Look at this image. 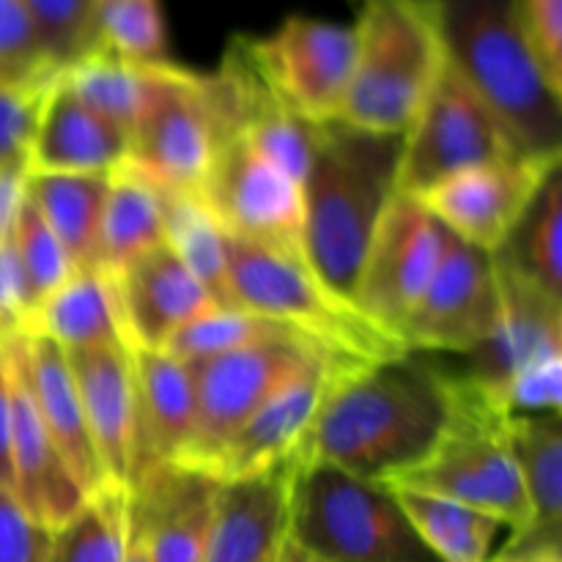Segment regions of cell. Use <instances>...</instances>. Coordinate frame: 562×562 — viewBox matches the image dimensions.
Returning <instances> with one entry per match:
<instances>
[{"mask_svg":"<svg viewBox=\"0 0 562 562\" xmlns=\"http://www.w3.org/2000/svg\"><path fill=\"white\" fill-rule=\"evenodd\" d=\"M412 355L346 373L302 442V459L379 483L420 464L448 423V371Z\"/></svg>","mask_w":562,"mask_h":562,"instance_id":"1","label":"cell"},{"mask_svg":"<svg viewBox=\"0 0 562 562\" xmlns=\"http://www.w3.org/2000/svg\"><path fill=\"white\" fill-rule=\"evenodd\" d=\"M401 146L404 135L357 130L340 119L313 124L302 179V252L307 267L346 300L355 296L379 220L398 195Z\"/></svg>","mask_w":562,"mask_h":562,"instance_id":"2","label":"cell"},{"mask_svg":"<svg viewBox=\"0 0 562 562\" xmlns=\"http://www.w3.org/2000/svg\"><path fill=\"white\" fill-rule=\"evenodd\" d=\"M448 60L521 154L562 157V97L538 69L516 0H434Z\"/></svg>","mask_w":562,"mask_h":562,"instance_id":"3","label":"cell"},{"mask_svg":"<svg viewBox=\"0 0 562 562\" xmlns=\"http://www.w3.org/2000/svg\"><path fill=\"white\" fill-rule=\"evenodd\" d=\"M355 69L338 119L404 135L448 64L434 0H360Z\"/></svg>","mask_w":562,"mask_h":562,"instance_id":"4","label":"cell"},{"mask_svg":"<svg viewBox=\"0 0 562 562\" xmlns=\"http://www.w3.org/2000/svg\"><path fill=\"white\" fill-rule=\"evenodd\" d=\"M448 423L420 464L387 483L439 494L492 514L510 536L530 525V505L510 448V417L461 373H448Z\"/></svg>","mask_w":562,"mask_h":562,"instance_id":"5","label":"cell"},{"mask_svg":"<svg viewBox=\"0 0 562 562\" xmlns=\"http://www.w3.org/2000/svg\"><path fill=\"white\" fill-rule=\"evenodd\" d=\"M228 280L236 305L291 327L333 355L368 366L409 355L398 335L371 322L294 252L228 236Z\"/></svg>","mask_w":562,"mask_h":562,"instance_id":"6","label":"cell"},{"mask_svg":"<svg viewBox=\"0 0 562 562\" xmlns=\"http://www.w3.org/2000/svg\"><path fill=\"white\" fill-rule=\"evenodd\" d=\"M289 538L322 562H437L387 483L302 459Z\"/></svg>","mask_w":562,"mask_h":562,"instance_id":"7","label":"cell"},{"mask_svg":"<svg viewBox=\"0 0 562 562\" xmlns=\"http://www.w3.org/2000/svg\"><path fill=\"white\" fill-rule=\"evenodd\" d=\"M231 135L209 75L184 66H154L146 108L130 132L126 165L162 190L198 192Z\"/></svg>","mask_w":562,"mask_h":562,"instance_id":"8","label":"cell"},{"mask_svg":"<svg viewBox=\"0 0 562 562\" xmlns=\"http://www.w3.org/2000/svg\"><path fill=\"white\" fill-rule=\"evenodd\" d=\"M324 351L327 349L313 340L289 335L241 346L201 362H184L195 387V434L179 464L209 472L223 445Z\"/></svg>","mask_w":562,"mask_h":562,"instance_id":"9","label":"cell"},{"mask_svg":"<svg viewBox=\"0 0 562 562\" xmlns=\"http://www.w3.org/2000/svg\"><path fill=\"white\" fill-rule=\"evenodd\" d=\"M521 154L481 93L450 66L404 132L398 192L420 198L439 181Z\"/></svg>","mask_w":562,"mask_h":562,"instance_id":"10","label":"cell"},{"mask_svg":"<svg viewBox=\"0 0 562 562\" xmlns=\"http://www.w3.org/2000/svg\"><path fill=\"white\" fill-rule=\"evenodd\" d=\"M245 47L291 113L311 124L338 119L355 69V27L294 14L267 36H245Z\"/></svg>","mask_w":562,"mask_h":562,"instance_id":"11","label":"cell"},{"mask_svg":"<svg viewBox=\"0 0 562 562\" xmlns=\"http://www.w3.org/2000/svg\"><path fill=\"white\" fill-rule=\"evenodd\" d=\"M445 239L448 228L428 212L426 203L398 192L368 241L351 296L355 305L401 338V327L442 258Z\"/></svg>","mask_w":562,"mask_h":562,"instance_id":"12","label":"cell"},{"mask_svg":"<svg viewBox=\"0 0 562 562\" xmlns=\"http://www.w3.org/2000/svg\"><path fill=\"white\" fill-rule=\"evenodd\" d=\"M231 239L302 252V187L263 159L241 135L220 146L198 190Z\"/></svg>","mask_w":562,"mask_h":562,"instance_id":"13","label":"cell"},{"mask_svg":"<svg viewBox=\"0 0 562 562\" xmlns=\"http://www.w3.org/2000/svg\"><path fill=\"white\" fill-rule=\"evenodd\" d=\"M499 289L492 252H483L448 231L442 258L426 291L401 327L409 351L472 355L497 324Z\"/></svg>","mask_w":562,"mask_h":562,"instance_id":"14","label":"cell"},{"mask_svg":"<svg viewBox=\"0 0 562 562\" xmlns=\"http://www.w3.org/2000/svg\"><path fill=\"white\" fill-rule=\"evenodd\" d=\"M560 165L562 157L516 154L450 176L423 192L420 201L456 239L483 252H497L547 176Z\"/></svg>","mask_w":562,"mask_h":562,"instance_id":"15","label":"cell"},{"mask_svg":"<svg viewBox=\"0 0 562 562\" xmlns=\"http://www.w3.org/2000/svg\"><path fill=\"white\" fill-rule=\"evenodd\" d=\"M360 366L368 362L329 355V351L307 362L223 445L217 459L209 467V475L217 481H234L294 456L311 434L335 384Z\"/></svg>","mask_w":562,"mask_h":562,"instance_id":"16","label":"cell"},{"mask_svg":"<svg viewBox=\"0 0 562 562\" xmlns=\"http://www.w3.org/2000/svg\"><path fill=\"white\" fill-rule=\"evenodd\" d=\"M494 258L499 289L497 324L488 338L467 355L461 376L475 382L488 395L497 393L510 376L549 357H562V296Z\"/></svg>","mask_w":562,"mask_h":562,"instance_id":"17","label":"cell"},{"mask_svg":"<svg viewBox=\"0 0 562 562\" xmlns=\"http://www.w3.org/2000/svg\"><path fill=\"white\" fill-rule=\"evenodd\" d=\"M302 453L220 481L203 562H274L289 541L291 492Z\"/></svg>","mask_w":562,"mask_h":562,"instance_id":"18","label":"cell"},{"mask_svg":"<svg viewBox=\"0 0 562 562\" xmlns=\"http://www.w3.org/2000/svg\"><path fill=\"white\" fill-rule=\"evenodd\" d=\"M220 481L184 464H165L130 488L132 532L146 562H203Z\"/></svg>","mask_w":562,"mask_h":562,"instance_id":"19","label":"cell"},{"mask_svg":"<svg viewBox=\"0 0 562 562\" xmlns=\"http://www.w3.org/2000/svg\"><path fill=\"white\" fill-rule=\"evenodd\" d=\"M3 340L11 368V494L36 525L53 532L80 510L88 494L33 404L14 338Z\"/></svg>","mask_w":562,"mask_h":562,"instance_id":"20","label":"cell"},{"mask_svg":"<svg viewBox=\"0 0 562 562\" xmlns=\"http://www.w3.org/2000/svg\"><path fill=\"white\" fill-rule=\"evenodd\" d=\"M135 434L130 488L165 464H179L195 434V387L190 368L165 349H132Z\"/></svg>","mask_w":562,"mask_h":562,"instance_id":"21","label":"cell"},{"mask_svg":"<svg viewBox=\"0 0 562 562\" xmlns=\"http://www.w3.org/2000/svg\"><path fill=\"white\" fill-rule=\"evenodd\" d=\"M113 283L130 349H165L179 329L220 307L168 241L126 263Z\"/></svg>","mask_w":562,"mask_h":562,"instance_id":"22","label":"cell"},{"mask_svg":"<svg viewBox=\"0 0 562 562\" xmlns=\"http://www.w3.org/2000/svg\"><path fill=\"white\" fill-rule=\"evenodd\" d=\"M80 393L93 453L104 488L130 492L132 434H135V373L130 346L66 351Z\"/></svg>","mask_w":562,"mask_h":562,"instance_id":"23","label":"cell"},{"mask_svg":"<svg viewBox=\"0 0 562 562\" xmlns=\"http://www.w3.org/2000/svg\"><path fill=\"white\" fill-rule=\"evenodd\" d=\"M130 159V135L93 113L58 80L44 99L36 140L31 148L33 173L113 176Z\"/></svg>","mask_w":562,"mask_h":562,"instance_id":"24","label":"cell"},{"mask_svg":"<svg viewBox=\"0 0 562 562\" xmlns=\"http://www.w3.org/2000/svg\"><path fill=\"white\" fill-rule=\"evenodd\" d=\"M14 346L33 404H36L53 442L64 453L71 475L77 477L88 497L102 492L104 477L99 470L97 453H93L86 412H82V401L66 351L42 335H14Z\"/></svg>","mask_w":562,"mask_h":562,"instance_id":"25","label":"cell"},{"mask_svg":"<svg viewBox=\"0 0 562 562\" xmlns=\"http://www.w3.org/2000/svg\"><path fill=\"white\" fill-rule=\"evenodd\" d=\"M510 448L530 505V525L508 538V558L562 554V423L560 415L510 417Z\"/></svg>","mask_w":562,"mask_h":562,"instance_id":"26","label":"cell"},{"mask_svg":"<svg viewBox=\"0 0 562 562\" xmlns=\"http://www.w3.org/2000/svg\"><path fill=\"white\" fill-rule=\"evenodd\" d=\"M27 335H42L64 351L130 346L113 278L102 269H75L42 300Z\"/></svg>","mask_w":562,"mask_h":562,"instance_id":"27","label":"cell"},{"mask_svg":"<svg viewBox=\"0 0 562 562\" xmlns=\"http://www.w3.org/2000/svg\"><path fill=\"white\" fill-rule=\"evenodd\" d=\"M110 176L33 173L27 170L25 192L44 223L64 245L75 269H97L99 231L108 201Z\"/></svg>","mask_w":562,"mask_h":562,"instance_id":"28","label":"cell"},{"mask_svg":"<svg viewBox=\"0 0 562 562\" xmlns=\"http://www.w3.org/2000/svg\"><path fill=\"white\" fill-rule=\"evenodd\" d=\"M165 241V214L159 187L124 165L110 176L108 201L99 231V263L97 269L110 278L119 274L126 263L140 258Z\"/></svg>","mask_w":562,"mask_h":562,"instance_id":"29","label":"cell"},{"mask_svg":"<svg viewBox=\"0 0 562 562\" xmlns=\"http://www.w3.org/2000/svg\"><path fill=\"white\" fill-rule=\"evenodd\" d=\"M409 519L412 530L437 562H488L494 541L508 527L492 514L470 508L439 494L390 486Z\"/></svg>","mask_w":562,"mask_h":562,"instance_id":"30","label":"cell"},{"mask_svg":"<svg viewBox=\"0 0 562 562\" xmlns=\"http://www.w3.org/2000/svg\"><path fill=\"white\" fill-rule=\"evenodd\" d=\"M165 214V241L184 261L209 291L214 305L239 307L231 294L228 280V234L214 220L198 192H173L159 187Z\"/></svg>","mask_w":562,"mask_h":562,"instance_id":"31","label":"cell"},{"mask_svg":"<svg viewBox=\"0 0 562 562\" xmlns=\"http://www.w3.org/2000/svg\"><path fill=\"white\" fill-rule=\"evenodd\" d=\"M58 77L82 104L130 135L146 108L154 66H137L104 49H91Z\"/></svg>","mask_w":562,"mask_h":562,"instance_id":"32","label":"cell"},{"mask_svg":"<svg viewBox=\"0 0 562 562\" xmlns=\"http://www.w3.org/2000/svg\"><path fill=\"white\" fill-rule=\"evenodd\" d=\"M492 256L562 296V165L547 176L514 234Z\"/></svg>","mask_w":562,"mask_h":562,"instance_id":"33","label":"cell"},{"mask_svg":"<svg viewBox=\"0 0 562 562\" xmlns=\"http://www.w3.org/2000/svg\"><path fill=\"white\" fill-rule=\"evenodd\" d=\"M130 538V492L102 488L53 530L49 562H124Z\"/></svg>","mask_w":562,"mask_h":562,"instance_id":"34","label":"cell"},{"mask_svg":"<svg viewBox=\"0 0 562 562\" xmlns=\"http://www.w3.org/2000/svg\"><path fill=\"white\" fill-rule=\"evenodd\" d=\"M93 49L137 66L168 64L159 0H93Z\"/></svg>","mask_w":562,"mask_h":562,"instance_id":"35","label":"cell"},{"mask_svg":"<svg viewBox=\"0 0 562 562\" xmlns=\"http://www.w3.org/2000/svg\"><path fill=\"white\" fill-rule=\"evenodd\" d=\"M289 335L300 333L272 322V318L245 311V307H209L203 316L179 329L176 338L165 346V351H170L181 362H201L209 357L225 355V351L241 349V346L289 338ZM300 338H305V335H300Z\"/></svg>","mask_w":562,"mask_h":562,"instance_id":"36","label":"cell"},{"mask_svg":"<svg viewBox=\"0 0 562 562\" xmlns=\"http://www.w3.org/2000/svg\"><path fill=\"white\" fill-rule=\"evenodd\" d=\"M11 241H14V250L16 258H20L22 274H25L27 291H31L33 307H38L42 300H47V296L75 272V263L66 256L64 245L55 239V234L49 231V225L44 223L42 214L36 212V206L31 203L27 192L25 203H22L20 209V217H16Z\"/></svg>","mask_w":562,"mask_h":562,"instance_id":"37","label":"cell"},{"mask_svg":"<svg viewBox=\"0 0 562 562\" xmlns=\"http://www.w3.org/2000/svg\"><path fill=\"white\" fill-rule=\"evenodd\" d=\"M58 75L25 0H0V86H47Z\"/></svg>","mask_w":562,"mask_h":562,"instance_id":"38","label":"cell"},{"mask_svg":"<svg viewBox=\"0 0 562 562\" xmlns=\"http://www.w3.org/2000/svg\"><path fill=\"white\" fill-rule=\"evenodd\" d=\"M38 38L58 71L93 49V0H25Z\"/></svg>","mask_w":562,"mask_h":562,"instance_id":"39","label":"cell"},{"mask_svg":"<svg viewBox=\"0 0 562 562\" xmlns=\"http://www.w3.org/2000/svg\"><path fill=\"white\" fill-rule=\"evenodd\" d=\"M55 82V80H53ZM47 86H0V168H27Z\"/></svg>","mask_w":562,"mask_h":562,"instance_id":"40","label":"cell"},{"mask_svg":"<svg viewBox=\"0 0 562 562\" xmlns=\"http://www.w3.org/2000/svg\"><path fill=\"white\" fill-rule=\"evenodd\" d=\"M516 11L538 69L562 97V0H516Z\"/></svg>","mask_w":562,"mask_h":562,"instance_id":"41","label":"cell"},{"mask_svg":"<svg viewBox=\"0 0 562 562\" xmlns=\"http://www.w3.org/2000/svg\"><path fill=\"white\" fill-rule=\"evenodd\" d=\"M53 532L31 519L14 494L0 488V562H49Z\"/></svg>","mask_w":562,"mask_h":562,"instance_id":"42","label":"cell"},{"mask_svg":"<svg viewBox=\"0 0 562 562\" xmlns=\"http://www.w3.org/2000/svg\"><path fill=\"white\" fill-rule=\"evenodd\" d=\"M33 300L27 291L25 274H22L20 258H16L14 241H0V338L31 333Z\"/></svg>","mask_w":562,"mask_h":562,"instance_id":"43","label":"cell"},{"mask_svg":"<svg viewBox=\"0 0 562 562\" xmlns=\"http://www.w3.org/2000/svg\"><path fill=\"white\" fill-rule=\"evenodd\" d=\"M0 488L11 492V368L0 338Z\"/></svg>","mask_w":562,"mask_h":562,"instance_id":"44","label":"cell"},{"mask_svg":"<svg viewBox=\"0 0 562 562\" xmlns=\"http://www.w3.org/2000/svg\"><path fill=\"white\" fill-rule=\"evenodd\" d=\"M27 168H0V241L14 234L16 217L25 203Z\"/></svg>","mask_w":562,"mask_h":562,"instance_id":"45","label":"cell"},{"mask_svg":"<svg viewBox=\"0 0 562 562\" xmlns=\"http://www.w3.org/2000/svg\"><path fill=\"white\" fill-rule=\"evenodd\" d=\"M274 562H322V560L313 558L311 552H305L300 543H294L289 538V541H285V547H283V552L278 554V560H274Z\"/></svg>","mask_w":562,"mask_h":562,"instance_id":"46","label":"cell"},{"mask_svg":"<svg viewBox=\"0 0 562 562\" xmlns=\"http://www.w3.org/2000/svg\"><path fill=\"white\" fill-rule=\"evenodd\" d=\"M124 562H146V552H143V547H140V541H137L135 532H132V538H130V552H126Z\"/></svg>","mask_w":562,"mask_h":562,"instance_id":"47","label":"cell"},{"mask_svg":"<svg viewBox=\"0 0 562 562\" xmlns=\"http://www.w3.org/2000/svg\"><path fill=\"white\" fill-rule=\"evenodd\" d=\"M488 562H527V560H521V558H508V554H497V558H492Z\"/></svg>","mask_w":562,"mask_h":562,"instance_id":"48","label":"cell"}]
</instances>
